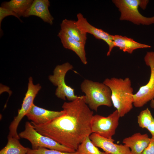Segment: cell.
I'll return each mask as SVG.
<instances>
[{
  "instance_id": "6da1fadb",
  "label": "cell",
  "mask_w": 154,
  "mask_h": 154,
  "mask_svg": "<svg viewBox=\"0 0 154 154\" xmlns=\"http://www.w3.org/2000/svg\"><path fill=\"white\" fill-rule=\"evenodd\" d=\"M62 108L64 112L62 115L45 124L32 125L40 134L76 151L92 133L91 121L94 112L86 103L84 95L64 102Z\"/></svg>"
},
{
  "instance_id": "7a4b0ae2",
  "label": "cell",
  "mask_w": 154,
  "mask_h": 154,
  "mask_svg": "<svg viewBox=\"0 0 154 154\" xmlns=\"http://www.w3.org/2000/svg\"><path fill=\"white\" fill-rule=\"evenodd\" d=\"M103 83L110 89L112 104L119 117L124 116L133 108L134 94L130 79L128 77L107 78Z\"/></svg>"
},
{
  "instance_id": "3957f363",
  "label": "cell",
  "mask_w": 154,
  "mask_h": 154,
  "mask_svg": "<svg viewBox=\"0 0 154 154\" xmlns=\"http://www.w3.org/2000/svg\"><path fill=\"white\" fill-rule=\"evenodd\" d=\"M80 89L85 94V102L91 110L97 112L100 106H112L111 91L103 83L86 79L81 83Z\"/></svg>"
},
{
  "instance_id": "277c9868",
  "label": "cell",
  "mask_w": 154,
  "mask_h": 154,
  "mask_svg": "<svg viewBox=\"0 0 154 154\" xmlns=\"http://www.w3.org/2000/svg\"><path fill=\"white\" fill-rule=\"evenodd\" d=\"M113 2L121 12L120 20L130 21L137 25H149L154 23V16L147 17L139 12V6L145 9L149 1L147 0H113Z\"/></svg>"
},
{
  "instance_id": "5b68a950",
  "label": "cell",
  "mask_w": 154,
  "mask_h": 154,
  "mask_svg": "<svg viewBox=\"0 0 154 154\" xmlns=\"http://www.w3.org/2000/svg\"><path fill=\"white\" fill-rule=\"evenodd\" d=\"M19 135L21 138L28 140L31 143L32 149H33L44 147L64 152H73L76 151L40 134L28 121L25 123L24 130L19 133Z\"/></svg>"
},
{
  "instance_id": "8992f818",
  "label": "cell",
  "mask_w": 154,
  "mask_h": 154,
  "mask_svg": "<svg viewBox=\"0 0 154 154\" xmlns=\"http://www.w3.org/2000/svg\"><path fill=\"white\" fill-rule=\"evenodd\" d=\"M73 68V66L68 62L58 65L54 69L53 74L49 76L50 81L57 87L55 95L63 100L66 98L69 101H72L78 97L75 94L74 89L67 85L65 81L66 73Z\"/></svg>"
},
{
  "instance_id": "52a82bcc",
  "label": "cell",
  "mask_w": 154,
  "mask_h": 154,
  "mask_svg": "<svg viewBox=\"0 0 154 154\" xmlns=\"http://www.w3.org/2000/svg\"><path fill=\"white\" fill-rule=\"evenodd\" d=\"M144 60L150 68V75L147 83L141 86L133 95V105L136 108L142 107L154 99V52H147Z\"/></svg>"
},
{
  "instance_id": "ba28073f",
  "label": "cell",
  "mask_w": 154,
  "mask_h": 154,
  "mask_svg": "<svg viewBox=\"0 0 154 154\" xmlns=\"http://www.w3.org/2000/svg\"><path fill=\"white\" fill-rule=\"evenodd\" d=\"M119 117L116 110L107 117L93 115L91 121L92 133L110 139H113L119 125Z\"/></svg>"
},
{
  "instance_id": "9c48e42d",
  "label": "cell",
  "mask_w": 154,
  "mask_h": 154,
  "mask_svg": "<svg viewBox=\"0 0 154 154\" xmlns=\"http://www.w3.org/2000/svg\"><path fill=\"white\" fill-rule=\"evenodd\" d=\"M41 88V86L39 84H34L32 78L30 77L29 79L28 89L21 108L19 110L17 116L15 117L9 126V135L19 139L20 137L17 131L18 126L21 119L30 110L34 104V99Z\"/></svg>"
},
{
  "instance_id": "30bf717a",
  "label": "cell",
  "mask_w": 154,
  "mask_h": 154,
  "mask_svg": "<svg viewBox=\"0 0 154 154\" xmlns=\"http://www.w3.org/2000/svg\"><path fill=\"white\" fill-rule=\"evenodd\" d=\"M77 17V20L76 21V23L82 32L84 33L90 34L96 38L104 41L108 44L109 47L107 55L110 56L114 47L112 35L101 29L92 25L81 13H78Z\"/></svg>"
},
{
  "instance_id": "8fae6325",
  "label": "cell",
  "mask_w": 154,
  "mask_h": 154,
  "mask_svg": "<svg viewBox=\"0 0 154 154\" xmlns=\"http://www.w3.org/2000/svg\"><path fill=\"white\" fill-rule=\"evenodd\" d=\"M89 138L96 146L109 154H131L129 147L125 144L114 143L113 139L106 138L94 133L90 134Z\"/></svg>"
},
{
  "instance_id": "7c38bea8",
  "label": "cell",
  "mask_w": 154,
  "mask_h": 154,
  "mask_svg": "<svg viewBox=\"0 0 154 154\" xmlns=\"http://www.w3.org/2000/svg\"><path fill=\"white\" fill-rule=\"evenodd\" d=\"M64 113L62 110L60 111L49 110L39 107L34 104L26 115L32 123L39 125L46 124Z\"/></svg>"
},
{
  "instance_id": "4fadbf2b",
  "label": "cell",
  "mask_w": 154,
  "mask_h": 154,
  "mask_svg": "<svg viewBox=\"0 0 154 154\" xmlns=\"http://www.w3.org/2000/svg\"><path fill=\"white\" fill-rule=\"evenodd\" d=\"M50 6V3L48 0H33L23 17L36 16L40 18L44 22L52 25L54 19L49 12L48 7Z\"/></svg>"
},
{
  "instance_id": "5bb4252c",
  "label": "cell",
  "mask_w": 154,
  "mask_h": 154,
  "mask_svg": "<svg viewBox=\"0 0 154 154\" xmlns=\"http://www.w3.org/2000/svg\"><path fill=\"white\" fill-rule=\"evenodd\" d=\"M150 139L147 134L138 132L125 138L122 142L130 149L131 154H141L149 145Z\"/></svg>"
},
{
  "instance_id": "9a60e30c",
  "label": "cell",
  "mask_w": 154,
  "mask_h": 154,
  "mask_svg": "<svg viewBox=\"0 0 154 154\" xmlns=\"http://www.w3.org/2000/svg\"><path fill=\"white\" fill-rule=\"evenodd\" d=\"M58 36L60 39L63 46L65 48L74 52L84 64L87 63L85 49V44L77 41L61 30Z\"/></svg>"
},
{
  "instance_id": "2e32d148",
  "label": "cell",
  "mask_w": 154,
  "mask_h": 154,
  "mask_svg": "<svg viewBox=\"0 0 154 154\" xmlns=\"http://www.w3.org/2000/svg\"><path fill=\"white\" fill-rule=\"evenodd\" d=\"M112 37L114 47H118L124 52L130 54L137 49L151 47L149 45L139 43L125 36L116 35H112Z\"/></svg>"
},
{
  "instance_id": "e0dca14e",
  "label": "cell",
  "mask_w": 154,
  "mask_h": 154,
  "mask_svg": "<svg viewBox=\"0 0 154 154\" xmlns=\"http://www.w3.org/2000/svg\"><path fill=\"white\" fill-rule=\"evenodd\" d=\"M61 30L78 41L85 44L87 34L82 33L75 21L65 19L60 24Z\"/></svg>"
},
{
  "instance_id": "ac0fdd59",
  "label": "cell",
  "mask_w": 154,
  "mask_h": 154,
  "mask_svg": "<svg viewBox=\"0 0 154 154\" xmlns=\"http://www.w3.org/2000/svg\"><path fill=\"white\" fill-rule=\"evenodd\" d=\"M33 1V0H11L3 2L1 7L11 11L20 18L23 17Z\"/></svg>"
},
{
  "instance_id": "d6986e66",
  "label": "cell",
  "mask_w": 154,
  "mask_h": 154,
  "mask_svg": "<svg viewBox=\"0 0 154 154\" xmlns=\"http://www.w3.org/2000/svg\"><path fill=\"white\" fill-rule=\"evenodd\" d=\"M19 140L8 135L7 144L0 150V154H27L28 148L23 146Z\"/></svg>"
},
{
  "instance_id": "ffe728a7",
  "label": "cell",
  "mask_w": 154,
  "mask_h": 154,
  "mask_svg": "<svg viewBox=\"0 0 154 154\" xmlns=\"http://www.w3.org/2000/svg\"><path fill=\"white\" fill-rule=\"evenodd\" d=\"M77 154H109L100 151L87 137L79 145L76 151Z\"/></svg>"
},
{
  "instance_id": "44dd1931",
  "label": "cell",
  "mask_w": 154,
  "mask_h": 154,
  "mask_svg": "<svg viewBox=\"0 0 154 154\" xmlns=\"http://www.w3.org/2000/svg\"><path fill=\"white\" fill-rule=\"evenodd\" d=\"M154 119L148 108L142 111L137 116L138 123L142 128H147Z\"/></svg>"
},
{
  "instance_id": "7402d4cb",
  "label": "cell",
  "mask_w": 154,
  "mask_h": 154,
  "mask_svg": "<svg viewBox=\"0 0 154 154\" xmlns=\"http://www.w3.org/2000/svg\"><path fill=\"white\" fill-rule=\"evenodd\" d=\"M27 154H77L76 151L73 152H67L48 149L44 147H40L36 149H30L28 148Z\"/></svg>"
},
{
  "instance_id": "603a6c76",
  "label": "cell",
  "mask_w": 154,
  "mask_h": 154,
  "mask_svg": "<svg viewBox=\"0 0 154 154\" xmlns=\"http://www.w3.org/2000/svg\"><path fill=\"white\" fill-rule=\"evenodd\" d=\"M13 16L17 18L20 21L22 22L20 18L14 12L7 9L1 7H0V36H2L3 31L1 29V24L3 19L6 17L9 16Z\"/></svg>"
},
{
  "instance_id": "cb8c5ba5",
  "label": "cell",
  "mask_w": 154,
  "mask_h": 154,
  "mask_svg": "<svg viewBox=\"0 0 154 154\" xmlns=\"http://www.w3.org/2000/svg\"><path fill=\"white\" fill-rule=\"evenodd\" d=\"M141 154H154V137L151 138L149 145Z\"/></svg>"
},
{
  "instance_id": "d4e9b609",
  "label": "cell",
  "mask_w": 154,
  "mask_h": 154,
  "mask_svg": "<svg viewBox=\"0 0 154 154\" xmlns=\"http://www.w3.org/2000/svg\"><path fill=\"white\" fill-rule=\"evenodd\" d=\"M146 129L151 133L152 137H154V119Z\"/></svg>"
},
{
  "instance_id": "484cf974",
  "label": "cell",
  "mask_w": 154,
  "mask_h": 154,
  "mask_svg": "<svg viewBox=\"0 0 154 154\" xmlns=\"http://www.w3.org/2000/svg\"><path fill=\"white\" fill-rule=\"evenodd\" d=\"M150 106L151 108L154 109V99L150 101Z\"/></svg>"
},
{
  "instance_id": "4316f807",
  "label": "cell",
  "mask_w": 154,
  "mask_h": 154,
  "mask_svg": "<svg viewBox=\"0 0 154 154\" xmlns=\"http://www.w3.org/2000/svg\"></svg>"
}]
</instances>
